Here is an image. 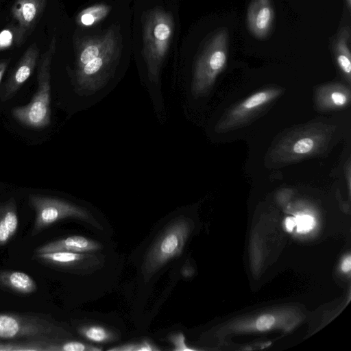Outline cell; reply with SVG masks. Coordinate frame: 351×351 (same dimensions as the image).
I'll list each match as a JSON object with an SVG mask.
<instances>
[{"mask_svg": "<svg viewBox=\"0 0 351 351\" xmlns=\"http://www.w3.org/2000/svg\"><path fill=\"white\" fill-rule=\"evenodd\" d=\"M121 51L120 39L114 27L78 40L75 50V82L86 95L95 93L112 77Z\"/></svg>", "mask_w": 351, "mask_h": 351, "instance_id": "cell-1", "label": "cell"}, {"mask_svg": "<svg viewBox=\"0 0 351 351\" xmlns=\"http://www.w3.org/2000/svg\"><path fill=\"white\" fill-rule=\"evenodd\" d=\"M335 124L313 122L296 126L282 134L266 156L271 166H282L324 154L338 134Z\"/></svg>", "mask_w": 351, "mask_h": 351, "instance_id": "cell-2", "label": "cell"}, {"mask_svg": "<svg viewBox=\"0 0 351 351\" xmlns=\"http://www.w3.org/2000/svg\"><path fill=\"white\" fill-rule=\"evenodd\" d=\"M175 23L171 13L161 7L149 10L142 28V53L149 80L157 83L173 40Z\"/></svg>", "mask_w": 351, "mask_h": 351, "instance_id": "cell-3", "label": "cell"}, {"mask_svg": "<svg viewBox=\"0 0 351 351\" xmlns=\"http://www.w3.org/2000/svg\"><path fill=\"white\" fill-rule=\"evenodd\" d=\"M56 38L53 36L47 50L41 56L38 69V88L30 102L16 107L14 117L22 124L34 128H42L51 121L50 70L56 51Z\"/></svg>", "mask_w": 351, "mask_h": 351, "instance_id": "cell-4", "label": "cell"}, {"mask_svg": "<svg viewBox=\"0 0 351 351\" xmlns=\"http://www.w3.org/2000/svg\"><path fill=\"white\" fill-rule=\"evenodd\" d=\"M228 53V34L222 29L206 43L193 69L191 92L195 97L208 93L217 77L225 69Z\"/></svg>", "mask_w": 351, "mask_h": 351, "instance_id": "cell-5", "label": "cell"}, {"mask_svg": "<svg viewBox=\"0 0 351 351\" xmlns=\"http://www.w3.org/2000/svg\"><path fill=\"white\" fill-rule=\"evenodd\" d=\"M71 336L64 328L38 315L0 313V340L51 341Z\"/></svg>", "mask_w": 351, "mask_h": 351, "instance_id": "cell-6", "label": "cell"}, {"mask_svg": "<svg viewBox=\"0 0 351 351\" xmlns=\"http://www.w3.org/2000/svg\"><path fill=\"white\" fill-rule=\"evenodd\" d=\"M189 232L190 224L185 218H177L165 228L146 256L143 266L145 280L181 255Z\"/></svg>", "mask_w": 351, "mask_h": 351, "instance_id": "cell-7", "label": "cell"}, {"mask_svg": "<svg viewBox=\"0 0 351 351\" xmlns=\"http://www.w3.org/2000/svg\"><path fill=\"white\" fill-rule=\"evenodd\" d=\"M29 202L36 213L32 236L62 219L75 218L101 229L100 224L84 208L67 201L49 196L30 195Z\"/></svg>", "mask_w": 351, "mask_h": 351, "instance_id": "cell-8", "label": "cell"}, {"mask_svg": "<svg viewBox=\"0 0 351 351\" xmlns=\"http://www.w3.org/2000/svg\"><path fill=\"white\" fill-rule=\"evenodd\" d=\"M283 92L282 88L269 87L254 93L228 108L217 122L215 130L217 133H223L246 125Z\"/></svg>", "mask_w": 351, "mask_h": 351, "instance_id": "cell-9", "label": "cell"}, {"mask_svg": "<svg viewBox=\"0 0 351 351\" xmlns=\"http://www.w3.org/2000/svg\"><path fill=\"white\" fill-rule=\"evenodd\" d=\"M274 19L271 0H251L247 12V25L250 33L257 39L269 34Z\"/></svg>", "mask_w": 351, "mask_h": 351, "instance_id": "cell-10", "label": "cell"}, {"mask_svg": "<svg viewBox=\"0 0 351 351\" xmlns=\"http://www.w3.org/2000/svg\"><path fill=\"white\" fill-rule=\"evenodd\" d=\"M314 100L317 110L328 112L338 110L349 106L351 93L350 88L341 83L324 84L315 90Z\"/></svg>", "mask_w": 351, "mask_h": 351, "instance_id": "cell-11", "label": "cell"}, {"mask_svg": "<svg viewBox=\"0 0 351 351\" xmlns=\"http://www.w3.org/2000/svg\"><path fill=\"white\" fill-rule=\"evenodd\" d=\"M90 252H55L35 254L33 258L46 265L69 271H77L90 266V261L95 260Z\"/></svg>", "mask_w": 351, "mask_h": 351, "instance_id": "cell-12", "label": "cell"}, {"mask_svg": "<svg viewBox=\"0 0 351 351\" xmlns=\"http://www.w3.org/2000/svg\"><path fill=\"white\" fill-rule=\"evenodd\" d=\"M46 0H19L12 8V14L19 25L17 41L22 44L27 33L38 21L43 12Z\"/></svg>", "mask_w": 351, "mask_h": 351, "instance_id": "cell-13", "label": "cell"}, {"mask_svg": "<svg viewBox=\"0 0 351 351\" xmlns=\"http://www.w3.org/2000/svg\"><path fill=\"white\" fill-rule=\"evenodd\" d=\"M39 49L36 43H32L25 51L21 60L10 76L4 93L3 100L6 101L20 88L29 77L37 63Z\"/></svg>", "mask_w": 351, "mask_h": 351, "instance_id": "cell-14", "label": "cell"}, {"mask_svg": "<svg viewBox=\"0 0 351 351\" xmlns=\"http://www.w3.org/2000/svg\"><path fill=\"white\" fill-rule=\"evenodd\" d=\"M101 245L97 241L82 236L74 235L56 240L42 246L35 250V254L55 252H92L99 250Z\"/></svg>", "mask_w": 351, "mask_h": 351, "instance_id": "cell-15", "label": "cell"}, {"mask_svg": "<svg viewBox=\"0 0 351 351\" xmlns=\"http://www.w3.org/2000/svg\"><path fill=\"white\" fill-rule=\"evenodd\" d=\"M0 287L21 295H27L37 290L34 280L27 274L18 271H0Z\"/></svg>", "mask_w": 351, "mask_h": 351, "instance_id": "cell-16", "label": "cell"}, {"mask_svg": "<svg viewBox=\"0 0 351 351\" xmlns=\"http://www.w3.org/2000/svg\"><path fill=\"white\" fill-rule=\"evenodd\" d=\"M19 226L16 205L13 198L0 203V246L6 244L16 234Z\"/></svg>", "mask_w": 351, "mask_h": 351, "instance_id": "cell-17", "label": "cell"}, {"mask_svg": "<svg viewBox=\"0 0 351 351\" xmlns=\"http://www.w3.org/2000/svg\"><path fill=\"white\" fill-rule=\"evenodd\" d=\"M350 38V28L345 27L339 34L335 43V53L337 63L349 84L351 80Z\"/></svg>", "mask_w": 351, "mask_h": 351, "instance_id": "cell-18", "label": "cell"}, {"mask_svg": "<svg viewBox=\"0 0 351 351\" xmlns=\"http://www.w3.org/2000/svg\"><path fill=\"white\" fill-rule=\"evenodd\" d=\"M110 6L105 3H97L82 10L77 15L80 25L90 27L104 19L110 12Z\"/></svg>", "mask_w": 351, "mask_h": 351, "instance_id": "cell-19", "label": "cell"}, {"mask_svg": "<svg viewBox=\"0 0 351 351\" xmlns=\"http://www.w3.org/2000/svg\"><path fill=\"white\" fill-rule=\"evenodd\" d=\"M102 348L91 344L66 339L46 341L44 351H100Z\"/></svg>", "mask_w": 351, "mask_h": 351, "instance_id": "cell-20", "label": "cell"}, {"mask_svg": "<svg viewBox=\"0 0 351 351\" xmlns=\"http://www.w3.org/2000/svg\"><path fill=\"white\" fill-rule=\"evenodd\" d=\"M78 332L85 339L97 343L110 342L117 338L112 331L99 325L82 326Z\"/></svg>", "mask_w": 351, "mask_h": 351, "instance_id": "cell-21", "label": "cell"}, {"mask_svg": "<svg viewBox=\"0 0 351 351\" xmlns=\"http://www.w3.org/2000/svg\"><path fill=\"white\" fill-rule=\"evenodd\" d=\"M160 349L149 340L128 343L109 348L110 351H159Z\"/></svg>", "mask_w": 351, "mask_h": 351, "instance_id": "cell-22", "label": "cell"}, {"mask_svg": "<svg viewBox=\"0 0 351 351\" xmlns=\"http://www.w3.org/2000/svg\"><path fill=\"white\" fill-rule=\"evenodd\" d=\"M295 226L298 232H309L315 226L314 219L309 215L298 216L295 217Z\"/></svg>", "mask_w": 351, "mask_h": 351, "instance_id": "cell-23", "label": "cell"}, {"mask_svg": "<svg viewBox=\"0 0 351 351\" xmlns=\"http://www.w3.org/2000/svg\"><path fill=\"white\" fill-rule=\"evenodd\" d=\"M169 341L173 345L174 351L193 350L186 346L184 336L181 332L171 334L169 337Z\"/></svg>", "mask_w": 351, "mask_h": 351, "instance_id": "cell-24", "label": "cell"}, {"mask_svg": "<svg viewBox=\"0 0 351 351\" xmlns=\"http://www.w3.org/2000/svg\"><path fill=\"white\" fill-rule=\"evenodd\" d=\"M274 317L269 314L261 316L256 321V328L259 330H266L271 327L274 323Z\"/></svg>", "mask_w": 351, "mask_h": 351, "instance_id": "cell-25", "label": "cell"}, {"mask_svg": "<svg viewBox=\"0 0 351 351\" xmlns=\"http://www.w3.org/2000/svg\"><path fill=\"white\" fill-rule=\"evenodd\" d=\"M13 36L12 32L4 29L0 32V50H3L12 43Z\"/></svg>", "mask_w": 351, "mask_h": 351, "instance_id": "cell-26", "label": "cell"}, {"mask_svg": "<svg viewBox=\"0 0 351 351\" xmlns=\"http://www.w3.org/2000/svg\"><path fill=\"white\" fill-rule=\"evenodd\" d=\"M0 351H18L17 342L0 343Z\"/></svg>", "mask_w": 351, "mask_h": 351, "instance_id": "cell-27", "label": "cell"}, {"mask_svg": "<svg viewBox=\"0 0 351 351\" xmlns=\"http://www.w3.org/2000/svg\"><path fill=\"white\" fill-rule=\"evenodd\" d=\"M295 226V217H287L285 220L286 229L291 232Z\"/></svg>", "mask_w": 351, "mask_h": 351, "instance_id": "cell-28", "label": "cell"}, {"mask_svg": "<svg viewBox=\"0 0 351 351\" xmlns=\"http://www.w3.org/2000/svg\"><path fill=\"white\" fill-rule=\"evenodd\" d=\"M351 267V258L350 256H348L344 259L341 265V269L345 271H349L350 270Z\"/></svg>", "mask_w": 351, "mask_h": 351, "instance_id": "cell-29", "label": "cell"}, {"mask_svg": "<svg viewBox=\"0 0 351 351\" xmlns=\"http://www.w3.org/2000/svg\"><path fill=\"white\" fill-rule=\"evenodd\" d=\"M7 66H8L7 61H3V62H0V82L1 81L2 77H3V73L6 69Z\"/></svg>", "mask_w": 351, "mask_h": 351, "instance_id": "cell-30", "label": "cell"}, {"mask_svg": "<svg viewBox=\"0 0 351 351\" xmlns=\"http://www.w3.org/2000/svg\"><path fill=\"white\" fill-rule=\"evenodd\" d=\"M346 1L348 8L350 10V5H351V0H346Z\"/></svg>", "mask_w": 351, "mask_h": 351, "instance_id": "cell-31", "label": "cell"}]
</instances>
